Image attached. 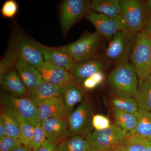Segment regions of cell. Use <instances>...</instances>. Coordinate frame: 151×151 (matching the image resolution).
Wrapping results in <instances>:
<instances>
[{"label":"cell","mask_w":151,"mask_h":151,"mask_svg":"<svg viewBox=\"0 0 151 151\" xmlns=\"http://www.w3.org/2000/svg\"><path fill=\"white\" fill-rule=\"evenodd\" d=\"M15 60L26 63L38 70L45 61L40 43L19 30L14 33L10 46L1 63V73L13 67Z\"/></svg>","instance_id":"cell-1"},{"label":"cell","mask_w":151,"mask_h":151,"mask_svg":"<svg viewBox=\"0 0 151 151\" xmlns=\"http://www.w3.org/2000/svg\"><path fill=\"white\" fill-rule=\"evenodd\" d=\"M151 60V36L145 29L136 35L130 56V61L136 70L139 83L145 80L150 75Z\"/></svg>","instance_id":"cell-2"},{"label":"cell","mask_w":151,"mask_h":151,"mask_svg":"<svg viewBox=\"0 0 151 151\" xmlns=\"http://www.w3.org/2000/svg\"><path fill=\"white\" fill-rule=\"evenodd\" d=\"M119 17L127 32L133 35L145 28L148 15L145 2L139 0H120Z\"/></svg>","instance_id":"cell-3"},{"label":"cell","mask_w":151,"mask_h":151,"mask_svg":"<svg viewBox=\"0 0 151 151\" xmlns=\"http://www.w3.org/2000/svg\"><path fill=\"white\" fill-rule=\"evenodd\" d=\"M136 35L125 31L119 32L112 37L105 49L104 57L115 66L130 61Z\"/></svg>","instance_id":"cell-4"},{"label":"cell","mask_w":151,"mask_h":151,"mask_svg":"<svg viewBox=\"0 0 151 151\" xmlns=\"http://www.w3.org/2000/svg\"><path fill=\"white\" fill-rule=\"evenodd\" d=\"M1 102L3 108L13 114L17 119L34 126L40 123L38 117L37 106L28 97H15L5 93L2 95Z\"/></svg>","instance_id":"cell-5"},{"label":"cell","mask_w":151,"mask_h":151,"mask_svg":"<svg viewBox=\"0 0 151 151\" xmlns=\"http://www.w3.org/2000/svg\"><path fill=\"white\" fill-rule=\"evenodd\" d=\"M137 78L134 68L128 62L115 67L109 75L108 82L114 90L134 97L138 91Z\"/></svg>","instance_id":"cell-6"},{"label":"cell","mask_w":151,"mask_h":151,"mask_svg":"<svg viewBox=\"0 0 151 151\" xmlns=\"http://www.w3.org/2000/svg\"><path fill=\"white\" fill-rule=\"evenodd\" d=\"M85 136L91 147L108 150L116 148L126 140L129 134L113 125L104 129L94 130Z\"/></svg>","instance_id":"cell-7"},{"label":"cell","mask_w":151,"mask_h":151,"mask_svg":"<svg viewBox=\"0 0 151 151\" xmlns=\"http://www.w3.org/2000/svg\"><path fill=\"white\" fill-rule=\"evenodd\" d=\"M101 36L85 31L77 40L68 45L74 62L100 55Z\"/></svg>","instance_id":"cell-8"},{"label":"cell","mask_w":151,"mask_h":151,"mask_svg":"<svg viewBox=\"0 0 151 151\" xmlns=\"http://www.w3.org/2000/svg\"><path fill=\"white\" fill-rule=\"evenodd\" d=\"M91 1L86 0H65L60 10V19L63 32L66 35L72 26L83 18L90 10Z\"/></svg>","instance_id":"cell-9"},{"label":"cell","mask_w":151,"mask_h":151,"mask_svg":"<svg viewBox=\"0 0 151 151\" xmlns=\"http://www.w3.org/2000/svg\"><path fill=\"white\" fill-rule=\"evenodd\" d=\"M93 115L92 105L84 99L68 117V132L72 136L88 134L92 132Z\"/></svg>","instance_id":"cell-10"},{"label":"cell","mask_w":151,"mask_h":151,"mask_svg":"<svg viewBox=\"0 0 151 151\" xmlns=\"http://www.w3.org/2000/svg\"><path fill=\"white\" fill-rule=\"evenodd\" d=\"M104 56L94 57L74 63L69 70L70 78L79 86H82L84 81L97 71L103 70L109 65Z\"/></svg>","instance_id":"cell-11"},{"label":"cell","mask_w":151,"mask_h":151,"mask_svg":"<svg viewBox=\"0 0 151 151\" xmlns=\"http://www.w3.org/2000/svg\"><path fill=\"white\" fill-rule=\"evenodd\" d=\"M85 18L94 26L96 33L108 40L119 32H127L119 17H111L89 10Z\"/></svg>","instance_id":"cell-12"},{"label":"cell","mask_w":151,"mask_h":151,"mask_svg":"<svg viewBox=\"0 0 151 151\" xmlns=\"http://www.w3.org/2000/svg\"><path fill=\"white\" fill-rule=\"evenodd\" d=\"M40 45L45 60L64 68L69 71L75 62L67 45L50 47L40 43Z\"/></svg>","instance_id":"cell-13"},{"label":"cell","mask_w":151,"mask_h":151,"mask_svg":"<svg viewBox=\"0 0 151 151\" xmlns=\"http://www.w3.org/2000/svg\"><path fill=\"white\" fill-rule=\"evenodd\" d=\"M40 123L50 142L58 145L70 135L67 118H52Z\"/></svg>","instance_id":"cell-14"},{"label":"cell","mask_w":151,"mask_h":151,"mask_svg":"<svg viewBox=\"0 0 151 151\" xmlns=\"http://www.w3.org/2000/svg\"><path fill=\"white\" fill-rule=\"evenodd\" d=\"M37 107L38 117L40 122L52 118L68 119L69 115L62 95L47 100Z\"/></svg>","instance_id":"cell-15"},{"label":"cell","mask_w":151,"mask_h":151,"mask_svg":"<svg viewBox=\"0 0 151 151\" xmlns=\"http://www.w3.org/2000/svg\"><path fill=\"white\" fill-rule=\"evenodd\" d=\"M43 81L64 87L70 81L69 72L63 67L58 66L45 60L42 67L39 70Z\"/></svg>","instance_id":"cell-16"},{"label":"cell","mask_w":151,"mask_h":151,"mask_svg":"<svg viewBox=\"0 0 151 151\" xmlns=\"http://www.w3.org/2000/svg\"><path fill=\"white\" fill-rule=\"evenodd\" d=\"M0 82L4 88L14 97H28L27 89L14 66L1 73Z\"/></svg>","instance_id":"cell-17"},{"label":"cell","mask_w":151,"mask_h":151,"mask_svg":"<svg viewBox=\"0 0 151 151\" xmlns=\"http://www.w3.org/2000/svg\"><path fill=\"white\" fill-rule=\"evenodd\" d=\"M13 66L27 89L28 96L43 80L41 75L37 68L20 60L14 61Z\"/></svg>","instance_id":"cell-18"},{"label":"cell","mask_w":151,"mask_h":151,"mask_svg":"<svg viewBox=\"0 0 151 151\" xmlns=\"http://www.w3.org/2000/svg\"><path fill=\"white\" fill-rule=\"evenodd\" d=\"M63 87L50 84L42 80L28 97L37 106L46 100L60 97L62 95Z\"/></svg>","instance_id":"cell-19"},{"label":"cell","mask_w":151,"mask_h":151,"mask_svg":"<svg viewBox=\"0 0 151 151\" xmlns=\"http://www.w3.org/2000/svg\"><path fill=\"white\" fill-rule=\"evenodd\" d=\"M109 97L113 107L135 116L137 113L139 109L136 100L133 96L114 90L110 93Z\"/></svg>","instance_id":"cell-20"},{"label":"cell","mask_w":151,"mask_h":151,"mask_svg":"<svg viewBox=\"0 0 151 151\" xmlns=\"http://www.w3.org/2000/svg\"><path fill=\"white\" fill-rule=\"evenodd\" d=\"M84 95V90L72 79L63 87L62 96L69 115L75 105L82 102Z\"/></svg>","instance_id":"cell-21"},{"label":"cell","mask_w":151,"mask_h":151,"mask_svg":"<svg viewBox=\"0 0 151 151\" xmlns=\"http://www.w3.org/2000/svg\"><path fill=\"white\" fill-rule=\"evenodd\" d=\"M90 10L111 17H119L121 13L119 0H93L90 3Z\"/></svg>","instance_id":"cell-22"},{"label":"cell","mask_w":151,"mask_h":151,"mask_svg":"<svg viewBox=\"0 0 151 151\" xmlns=\"http://www.w3.org/2000/svg\"><path fill=\"white\" fill-rule=\"evenodd\" d=\"M136 116L137 124L134 129L129 133L130 136L151 139V112L139 109Z\"/></svg>","instance_id":"cell-23"},{"label":"cell","mask_w":151,"mask_h":151,"mask_svg":"<svg viewBox=\"0 0 151 151\" xmlns=\"http://www.w3.org/2000/svg\"><path fill=\"white\" fill-rule=\"evenodd\" d=\"M90 148L86 139L75 135L65 138L58 143L55 151H88Z\"/></svg>","instance_id":"cell-24"},{"label":"cell","mask_w":151,"mask_h":151,"mask_svg":"<svg viewBox=\"0 0 151 151\" xmlns=\"http://www.w3.org/2000/svg\"><path fill=\"white\" fill-rule=\"evenodd\" d=\"M134 97L138 109L151 112V81L148 78L139 83L137 92Z\"/></svg>","instance_id":"cell-25"},{"label":"cell","mask_w":151,"mask_h":151,"mask_svg":"<svg viewBox=\"0 0 151 151\" xmlns=\"http://www.w3.org/2000/svg\"><path fill=\"white\" fill-rule=\"evenodd\" d=\"M112 111L115 121L114 125L129 133L134 129L137 124V119L135 115L114 107L112 108Z\"/></svg>","instance_id":"cell-26"},{"label":"cell","mask_w":151,"mask_h":151,"mask_svg":"<svg viewBox=\"0 0 151 151\" xmlns=\"http://www.w3.org/2000/svg\"><path fill=\"white\" fill-rule=\"evenodd\" d=\"M149 139L129 135L116 149L120 151H148Z\"/></svg>","instance_id":"cell-27"},{"label":"cell","mask_w":151,"mask_h":151,"mask_svg":"<svg viewBox=\"0 0 151 151\" xmlns=\"http://www.w3.org/2000/svg\"><path fill=\"white\" fill-rule=\"evenodd\" d=\"M0 116L2 118L4 123L6 135L19 139L20 124L16 117L4 108L1 110Z\"/></svg>","instance_id":"cell-28"},{"label":"cell","mask_w":151,"mask_h":151,"mask_svg":"<svg viewBox=\"0 0 151 151\" xmlns=\"http://www.w3.org/2000/svg\"><path fill=\"white\" fill-rule=\"evenodd\" d=\"M18 120L20 124L19 140L22 145L31 149L35 126L27 122Z\"/></svg>","instance_id":"cell-29"},{"label":"cell","mask_w":151,"mask_h":151,"mask_svg":"<svg viewBox=\"0 0 151 151\" xmlns=\"http://www.w3.org/2000/svg\"><path fill=\"white\" fill-rule=\"evenodd\" d=\"M46 132L42 126L41 123L34 126L31 149L33 151H37L47 141Z\"/></svg>","instance_id":"cell-30"},{"label":"cell","mask_w":151,"mask_h":151,"mask_svg":"<svg viewBox=\"0 0 151 151\" xmlns=\"http://www.w3.org/2000/svg\"><path fill=\"white\" fill-rule=\"evenodd\" d=\"M18 10V5L14 0H7L3 4L1 12L3 17L6 18L12 19Z\"/></svg>","instance_id":"cell-31"},{"label":"cell","mask_w":151,"mask_h":151,"mask_svg":"<svg viewBox=\"0 0 151 151\" xmlns=\"http://www.w3.org/2000/svg\"><path fill=\"white\" fill-rule=\"evenodd\" d=\"M21 145L18 139L6 135L0 139V151H12Z\"/></svg>","instance_id":"cell-32"},{"label":"cell","mask_w":151,"mask_h":151,"mask_svg":"<svg viewBox=\"0 0 151 151\" xmlns=\"http://www.w3.org/2000/svg\"><path fill=\"white\" fill-rule=\"evenodd\" d=\"M92 126L96 130L104 129L111 127V122L106 116L97 114L93 116Z\"/></svg>","instance_id":"cell-33"},{"label":"cell","mask_w":151,"mask_h":151,"mask_svg":"<svg viewBox=\"0 0 151 151\" xmlns=\"http://www.w3.org/2000/svg\"><path fill=\"white\" fill-rule=\"evenodd\" d=\"M98 86L97 83L90 76L84 81L83 85H82V87L84 89L91 90V89H93L96 88Z\"/></svg>","instance_id":"cell-34"},{"label":"cell","mask_w":151,"mask_h":151,"mask_svg":"<svg viewBox=\"0 0 151 151\" xmlns=\"http://www.w3.org/2000/svg\"><path fill=\"white\" fill-rule=\"evenodd\" d=\"M57 145L47 140L37 151H55Z\"/></svg>","instance_id":"cell-35"},{"label":"cell","mask_w":151,"mask_h":151,"mask_svg":"<svg viewBox=\"0 0 151 151\" xmlns=\"http://www.w3.org/2000/svg\"><path fill=\"white\" fill-rule=\"evenodd\" d=\"M91 77L94 79L98 85L103 83L105 80V75L102 72V70L97 71L91 76Z\"/></svg>","instance_id":"cell-36"},{"label":"cell","mask_w":151,"mask_h":151,"mask_svg":"<svg viewBox=\"0 0 151 151\" xmlns=\"http://www.w3.org/2000/svg\"><path fill=\"white\" fill-rule=\"evenodd\" d=\"M6 136L4 123L1 117L0 116V139Z\"/></svg>","instance_id":"cell-37"},{"label":"cell","mask_w":151,"mask_h":151,"mask_svg":"<svg viewBox=\"0 0 151 151\" xmlns=\"http://www.w3.org/2000/svg\"><path fill=\"white\" fill-rule=\"evenodd\" d=\"M145 29L147 32L151 36V14L148 15L147 22Z\"/></svg>","instance_id":"cell-38"},{"label":"cell","mask_w":151,"mask_h":151,"mask_svg":"<svg viewBox=\"0 0 151 151\" xmlns=\"http://www.w3.org/2000/svg\"><path fill=\"white\" fill-rule=\"evenodd\" d=\"M12 151H33L32 149L28 147H26V146L23 145H21L16 148L14 150H13Z\"/></svg>","instance_id":"cell-39"},{"label":"cell","mask_w":151,"mask_h":151,"mask_svg":"<svg viewBox=\"0 0 151 151\" xmlns=\"http://www.w3.org/2000/svg\"><path fill=\"white\" fill-rule=\"evenodd\" d=\"M145 5L146 11L149 15L151 14V0H149L145 2Z\"/></svg>","instance_id":"cell-40"},{"label":"cell","mask_w":151,"mask_h":151,"mask_svg":"<svg viewBox=\"0 0 151 151\" xmlns=\"http://www.w3.org/2000/svg\"><path fill=\"white\" fill-rule=\"evenodd\" d=\"M88 151H107V150H100V149L97 148L91 147V148H90V149H89V150Z\"/></svg>","instance_id":"cell-41"},{"label":"cell","mask_w":151,"mask_h":151,"mask_svg":"<svg viewBox=\"0 0 151 151\" xmlns=\"http://www.w3.org/2000/svg\"><path fill=\"white\" fill-rule=\"evenodd\" d=\"M148 151H151V139H149L148 150Z\"/></svg>","instance_id":"cell-42"},{"label":"cell","mask_w":151,"mask_h":151,"mask_svg":"<svg viewBox=\"0 0 151 151\" xmlns=\"http://www.w3.org/2000/svg\"><path fill=\"white\" fill-rule=\"evenodd\" d=\"M107 151H119L118 149L115 148V149H111V150H107Z\"/></svg>","instance_id":"cell-43"},{"label":"cell","mask_w":151,"mask_h":151,"mask_svg":"<svg viewBox=\"0 0 151 151\" xmlns=\"http://www.w3.org/2000/svg\"><path fill=\"white\" fill-rule=\"evenodd\" d=\"M147 78H148V79H149V80H150V81H151V73L150 74V75L148 77H147Z\"/></svg>","instance_id":"cell-44"},{"label":"cell","mask_w":151,"mask_h":151,"mask_svg":"<svg viewBox=\"0 0 151 151\" xmlns=\"http://www.w3.org/2000/svg\"><path fill=\"white\" fill-rule=\"evenodd\" d=\"M150 68L151 70V62H150Z\"/></svg>","instance_id":"cell-45"}]
</instances>
